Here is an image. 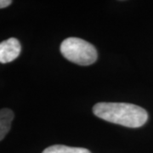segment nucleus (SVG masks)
<instances>
[{"instance_id":"5","label":"nucleus","mask_w":153,"mask_h":153,"mask_svg":"<svg viewBox=\"0 0 153 153\" xmlns=\"http://www.w3.org/2000/svg\"><path fill=\"white\" fill-rule=\"evenodd\" d=\"M43 153H91L88 149L81 147H71L63 145H55L46 148Z\"/></svg>"},{"instance_id":"1","label":"nucleus","mask_w":153,"mask_h":153,"mask_svg":"<svg viewBox=\"0 0 153 153\" xmlns=\"http://www.w3.org/2000/svg\"><path fill=\"white\" fill-rule=\"evenodd\" d=\"M93 112L103 120L128 128H140L148 119L146 110L128 103L101 102L94 105Z\"/></svg>"},{"instance_id":"2","label":"nucleus","mask_w":153,"mask_h":153,"mask_svg":"<svg viewBox=\"0 0 153 153\" xmlns=\"http://www.w3.org/2000/svg\"><path fill=\"white\" fill-rule=\"evenodd\" d=\"M60 53L66 60L80 66L92 65L98 57L92 44L78 38L65 39L60 44Z\"/></svg>"},{"instance_id":"4","label":"nucleus","mask_w":153,"mask_h":153,"mask_svg":"<svg viewBox=\"0 0 153 153\" xmlns=\"http://www.w3.org/2000/svg\"><path fill=\"white\" fill-rule=\"evenodd\" d=\"M14 119V112L10 109L0 110V141L10 130L11 123Z\"/></svg>"},{"instance_id":"3","label":"nucleus","mask_w":153,"mask_h":153,"mask_svg":"<svg viewBox=\"0 0 153 153\" xmlns=\"http://www.w3.org/2000/svg\"><path fill=\"white\" fill-rule=\"evenodd\" d=\"M22 46L19 40L10 38L0 43V63L6 64L15 60L21 54Z\"/></svg>"},{"instance_id":"6","label":"nucleus","mask_w":153,"mask_h":153,"mask_svg":"<svg viewBox=\"0 0 153 153\" xmlns=\"http://www.w3.org/2000/svg\"><path fill=\"white\" fill-rule=\"evenodd\" d=\"M12 4L10 0H0V9H4L8 6H10Z\"/></svg>"}]
</instances>
